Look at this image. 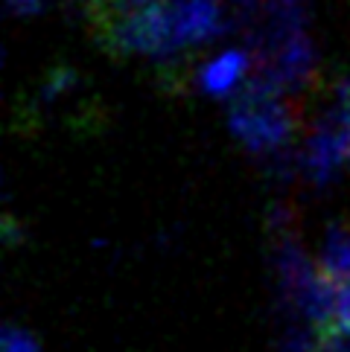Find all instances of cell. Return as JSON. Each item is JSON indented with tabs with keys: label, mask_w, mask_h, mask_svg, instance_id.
<instances>
[{
	"label": "cell",
	"mask_w": 350,
	"mask_h": 352,
	"mask_svg": "<svg viewBox=\"0 0 350 352\" xmlns=\"http://www.w3.org/2000/svg\"><path fill=\"white\" fill-rule=\"evenodd\" d=\"M219 30V9L210 0H184L175 6V35L181 41H202Z\"/></svg>",
	"instance_id": "cell-3"
},
{
	"label": "cell",
	"mask_w": 350,
	"mask_h": 352,
	"mask_svg": "<svg viewBox=\"0 0 350 352\" xmlns=\"http://www.w3.org/2000/svg\"><path fill=\"white\" fill-rule=\"evenodd\" d=\"M280 352H316V346H312L304 335H292V338H286Z\"/></svg>",
	"instance_id": "cell-8"
},
{
	"label": "cell",
	"mask_w": 350,
	"mask_h": 352,
	"mask_svg": "<svg viewBox=\"0 0 350 352\" xmlns=\"http://www.w3.org/2000/svg\"><path fill=\"white\" fill-rule=\"evenodd\" d=\"M231 125L248 146L269 148V146H278L289 134L292 120H289V111L278 99V94H274V85L257 82L240 96Z\"/></svg>",
	"instance_id": "cell-2"
},
{
	"label": "cell",
	"mask_w": 350,
	"mask_h": 352,
	"mask_svg": "<svg viewBox=\"0 0 350 352\" xmlns=\"http://www.w3.org/2000/svg\"><path fill=\"white\" fill-rule=\"evenodd\" d=\"M3 352H39V346L32 344V338L21 329H9L3 332Z\"/></svg>",
	"instance_id": "cell-7"
},
{
	"label": "cell",
	"mask_w": 350,
	"mask_h": 352,
	"mask_svg": "<svg viewBox=\"0 0 350 352\" xmlns=\"http://www.w3.org/2000/svg\"><path fill=\"white\" fill-rule=\"evenodd\" d=\"M99 41L120 53H161L178 44L167 0H88Z\"/></svg>",
	"instance_id": "cell-1"
},
{
	"label": "cell",
	"mask_w": 350,
	"mask_h": 352,
	"mask_svg": "<svg viewBox=\"0 0 350 352\" xmlns=\"http://www.w3.org/2000/svg\"><path fill=\"white\" fill-rule=\"evenodd\" d=\"M12 9H18V12H35L41 6V0H9Z\"/></svg>",
	"instance_id": "cell-9"
},
{
	"label": "cell",
	"mask_w": 350,
	"mask_h": 352,
	"mask_svg": "<svg viewBox=\"0 0 350 352\" xmlns=\"http://www.w3.org/2000/svg\"><path fill=\"white\" fill-rule=\"evenodd\" d=\"M318 274L330 276V280H350V236L342 228H333L327 233Z\"/></svg>",
	"instance_id": "cell-5"
},
{
	"label": "cell",
	"mask_w": 350,
	"mask_h": 352,
	"mask_svg": "<svg viewBox=\"0 0 350 352\" xmlns=\"http://www.w3.org/2000/svg\"><path fill=\"white\" fill-rule=\"evenodd\" d=\"M248 70V58L245 53H225L219 56L214 65H207L202 73V85L214 94H225L243 79V73Z\"/></svg>",
	"instance_id": "cell-4"
},
{
	"label": "cell",
	"mask_w": 350,
	"mask_h": 352,
	"mask_svg": "<svg viewBox=\"0 0 350 352\" xmlns=\"http://www.w3.org/2000/svg\"><path fill=\"white\" fill-rule=\"evenodd\" d=\"M312 346L316 352H350V326H316Z\"/></svg>",
	"instance_id": "cell-6"
}]
</instances>
